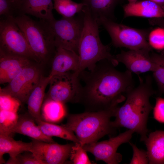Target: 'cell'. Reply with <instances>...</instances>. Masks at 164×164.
Masks as SVG:
<instances>
[{
	"label": "cell",
	"mask_w": 164,
	"mask_h": 164,
	"mask_svg": "<svg viewBox=\"0 0 164 164\" xmlns=\"http://www.w3.org/2000/svg\"><path fill=\"white\" fill-rule=\"evenodd\" d=\"M17 5L18 7L19 5L21 0H12Z\"/></svg>",
	"instance_id": "37"
},
{
	"label": "cell",
	"mask_w": 164,
	"mask_h": 164,
	"mask_svg": "<svg viewBox=\"0 0 164 164\" xmlns=\"http://www.w3.org/2000/svg\"><path fill=\"white\" fill-rule=\"evenodd\" d=\"M121 0H85L83 2L97 20L103 17L114 20L115 8Z\"/></svg>",
	"instance_id": "22"
},
{
	"label": "cell",
	"mask_w": 164,
	"mask_h": 164,
	"mask_svg": "<svg viewBox=\"0 0 164 164\" xmlns=\"http://www.w3.org/2000/svg\"><path fill=\"white\" fill-rule=\"evenodd\" d=\"M151 56L153 63L152 72L160 92L164 93V53L159 54L152 53Z\"/></svg>",
	"instance_id": "27"
},
{
	"label": "cell",
	"mask_w": 164,
	"mask_h": 164,
	"mask_svg": "<svg viewBox=\"0 0 164 164\" xmlns=\"http://www.w3.org/2000/svg\"><path fill=\"white\" fill-rule=\"evenodd\" d=\"M151 51L145 49L122 50L115 56L118 62L123 63L127 70L138 75L152 72L153 63L150 55Z\"/></svg>",
	"instance_id": "13"
},
{
	"label": "cell",
	"mask_w": 164,
	"mask_h": 164,
	"mask_svg": "<svg viewBox=\"0 0 164 164\" xmlns=\"http://www.w3.org/2000/svg\"><path fill=\"white\" fill-rule=\"evenodd\" d=\"M54 9L62 17L70 18L81 12L85 3H78L71 0H53Z\"/></svg>",
	"instance_id": "25"
},
{
	"label": "cell",
	"mask_w": 164,
	"mask_h": 164,
	"mask_svg": "<svg viewBox=\"0 0 164 164\" xmlns=\"http://www.w3.org/2000/svg\"><path fill=\"white\" fill-rule=\"evenodd\" d=\"M132 147L133 155L130 164H149V159L147 151L139 149L133 143L129 142Z\"/></svg>",
	"instance_id": "32"
},
{
	"label": "cell",
	"mask_w": 164,
	"mask_h": 164,
	"mask_svg": "<svg viewBox=\"0 0 164 164\" xmlns=\"http://www.w3.org/2000/svg\"><path fill=\"white\" fill-rule=\"evenodd\" d=\"M53 9L52 0H21L18 11L19 14H28L40 19L50 20L55 19Z\"/></svg>",
	"instance_id": "17"
},
{
	"label": "cell",
	"mask_w": 164,
	"mask_h": 164,
	"mask_svg": "<svg viewBox=\"0 0 164 164\" xmlns=\"http://www.w3.org/2000/svg\"><path fill=\"white\" fill-rule=\"evenodd\" d=\"M155 25L164 27V18L156 19L154 22Z\"/></svg>",
	"instance_id": "35"
},
{
	"label": "cell",
	"mask_w": 164,
	"mask_h": 164,
	"mask_svg": "<svg viewBox=\"0 0 164 164\" xmlns=\"http://www.w3.org/2000/svg\"><path fill=\"white\" fill-rule=\"evenodd\" d=\"M160 6L162 8L164 5V0H149Z\"/></svg>",
	"instance_id": "36"
},
{
	"label": "cell",
	"mask_w": 164,
	"mask_h": 164,
	"mask_svg": "<svg viewBox=\"0 0 164 164\" xmlns=\"http://www.w3.org/2000/svg\"><path fill=\"white\" fill-rule=\"evenodd\" d=\"M97 21L107 31L115 47H125L129 50H152L148 41L151 29L132 28L103 17L100 18Z\"/></svg>",
	"instance_id": "6"
},
{
	"label": "cell",
	"mask_w": 164,
	"mask_h": 164,
	"mask_svg": "<svg viewBox=\"0 0 164 164\" xmlns=\"http://www.w3.org/2000/svg\"><path fill=\"white\" fill-rule=\"evenodd\" d=\"M30 64L24 68L6 86L0 87V92L9 95L21 103H26L42 75L37 68Z\"/></svg>",
	"instance_id": "11"
},
{
	"label": "cell",
	"mask_w": 164,
	"mask_h": 164,
	"mask_svg": "<svg viewBox=\"0 0 164 164\" xmlns=\"http://www.w3.org/2000/svg\"><path fill=\"white\" fill-rule=\"evenodd\" d=\"M31 59L0 51V83H9L26 67Z\"/></svg>",
	"instance_id": "14"
},
{
	"label": "cell",
	"mask_w": 164,
	"mask_h": 164,
	"mask_svg": "<svg viewBox=\"0 0 164 164\" xmlns=\"http://www.w3.org/2000/svg\"><path fill=\"white\" fill-rule=\"evenodd\" d=\"M29 151L44 164H62L67 162L74 144H59L32 139Z\"/></svg>",
	"instance_id": "12"
},
{
	"label": "cell",
	"mask_w": 164,
	"mask_h": 164,
	"mask_svg": "<svg viewBox=\"0 0 164 164\" xmlns=\"http://www.w3.org/2000/svg\"><path fill=\"white\" fill-rule=\"evenodd\" d=\"M35 121L42 132L47 136L57 137L74 143H79L74 132L63 125H59L42 120Z\"/></svg>",
	"instance_id": "24"
},
{
	"label": "cell",
	"mask_w": 164,
	"mask_h": 164,
	"mask_svg": "<svg viewBox=\"0 0 164 164\" xmlns=\"http://www.w3.org/2000/svg\"><path fill=\"white\" fill-rule=\"evenodd\" d=\"M80 80L79 76L73 71L53 76L44 100L50 99L63 104L79 103L83 87Z\"/></svg>",
	"instance_id": "8"
},
{
	"label": "cell",
	"mask_w": 164,
	"mask_h": 164,
	"mask_svg": "<svg viewBox=\"0 0 164 164\" xmlns=\"http://www.w3.org/2000/svg\"><path fill=\"white\" fill-rule=\"evenodd\" d=\"M162 8L163 9V10H164V5L162 7Z\"/></svg>",
	"instance_id": "39"
},
{
	"label": "cell",
	"mask_w": 164,
	"mask_h": 164,
	"mask_svg": "<svg viewBox=\"0 0 164 164\" xmlns=\"http://www.w3.org/2000/svg\"><path fill=\"white\" fill-rule=\"evenodd\" d=\"M19 15L18 7L12 0H0V16L15 18Z\"/></svg>",
	"instance_id": "31"
},
{
	"label": "cell",
	"mask_w": 164,
	"mask_h": 164,
	"mask_svg": "<svg viewBox=\"0 0 164 164\" xmlns=\"http://www.w3.org/2000/svg\"><path fill=\"white\" fill-rule=\"evenodd\" d=\"M18 118L17 112L0 110V134L13 137Z\"/></svg>",
	"instance_id": "26"
},
{
	"label": "cell",
	"mask_w": 164,
	"mask_h": 164,
	"mask_svg": "<svg viewBox=\"0 0 164 164\" xmlns=\"http://www.w3.org/2000/svg\"><path fill=\"white\" fill-rule=\"evenodd\" d=\"M115 67L110 61L104 60L92 70H85L79 74L85 84L79 103L84 105L86 111L116 108L125 100L124 94L134 87L132 73L127 70L120 72Z\"/></svg>",
	"instance_id": "1"
},
{
	"label": "cell",
	"mask_w": 164,
	"mask_h": 164,
	"mask_svg": "<svg viewBox=\"0 0 164 164\" xmlns=\"http://www.w3.org/2000/svg\"><path fill=\"white\" fill-rule=\"evenodd\" d=\"M158 26L152 30H151L148 41L152 49L164 51V27Z\"/></svg>",
	"instance_id": "28"
},
{
	"label": "cell",
	"mask_w": 164,
	"mask_h": 164,
	"mask_svg": "<svg viewBox=\"0 0 164 164\" xmlns=\"http://www.w3.org/2000/svg\"><path fill=\"white\" fill-rule=\"evenodd\" d=\"M17 164H44L30 151H26L16 157Z\"/></svg>",
	"instance_id": "33"
},
{
	"label": "cell",
	"mask_w": 164,
	"mask_h": 164,
	"mask_svg": "<svg viewBox=\"0 0 164 164\" xmlns=\"http://www.w3.org/2000/svg\"><path fill=\"white\" fill-rule=\"evenodd\" d=\"M14 20L23 33L36 60L43 62L56 52L53 34L45 20L36 21L26 15L19 14Z\"/></svg>",
	"instance_id": "5"
},
{
	"label": "cell",
	"mask_w": 164,
	"mask_h": 164,
	"mask_svg": "<svg viewBox=\"0 0 164 164\" xmlns=\"http://www.w3.org/2000/svg\"><path fill=\"white\" fill-rule=\"evenodd\" d=\"M128 3H132L137 1L138 0H127Z\"/></svg>",
	"instance_id": "38"
},
{
	"label": "cell",
	"mask_w": 164,
	"mask_h": 164,
	"mask_svg": "<svg viewBox=\"0 0 164 164\" xmlns=\"http://www.w3.org/2000/svg\"><path fill=\"white\" fill-rule=\"evenodd\" d=\"M36 123L34 118L28 112L19 115L17 124L12 133L13 134L18 133L40 141L55 142L52 137L44 135Z\"/></svg>",
	"instance_id": "18"
},
{
	"label": "cell",
	"mask_w": 164,
	"mask_h": 164,
	"mask_svg": "<svg viewBox=\"0 0 164 164\" xmlns=\"http://www.w3.org/2000/svg\"><path fill=\"white\" fill-rule=\"evenodd\" d=\"M125 18L140 17L149 19L164 18V10L159 5L149 0L128 3L123 6Z\"/></svg>",
	"instance_id": "16"
},
{
	"label": "cell",
	"mask_w": 164,
	"mask_h": 164,
	"mask_svg": "<svg viewBox=\"0 0 164 164\" xmlns=\"http://www.w3.org/2000/svg\"><path fill=\"white\" fill-rule=\"evenodd\" d=\"M64 104L50 99H45L41 111L42 120L50 123L60 121L66 116Z\"/></svg>",
	"instance_id": "23"
},
{
	"label": "cell",
	"mask_w": 164,
	"mask_h": 164,
	"mask_svg": "<svg viewBox=\"0 0 164 164\" xmlns=\"http://www.w3.org/2000/svg\"><path fill=\"white\" fill-rule=\"evenodd\" d=\"M86 152L79 143H74L69 158L71 162L74 164H92Z\"/></svg>",
	"instance_id": "29"
},
{
	"label": "cell",
	"mask_w": 164,
	"mask_h": 164,
	"mask_svg": "<svg viewBox=\"0 0 164 164\" xmlns=\"http://www.w3.org/2000/svg\"><path fill=\"white\" fill-rule=\"evenodd\" d=\"M139 79L138 85L126 93V101L117 108L115 119L112 123L116 129L125 127L132 130L140 135L141 141L144 142L147 138L149 116L153 109L149 99L155 92L150 76L145 79L140 77Z\"/></svg>",
	"instance_id": "2"
},
{
	"label": "cell",
	"mask_w": 164,
	"mask_h": 164,
	"mask_svg": "<svg viewBox=\"0 0 164 164\" xmlns=\"http://www.w3.org/2000/svg\"><path fill=\"white\" fill-rule=\"evenodd\" d=\"M153 114L155 120L160 123H164V98L159 97L156 98Z\"/></svg>",
	"instance_id": "34"
},
{
	"label": "cell",
	"mask_w": 164,
	"mask_h": 164,
	"mask_svg": "<svg viewBox=\"0 0 164 164\" xmlns=\"http://www.w3.org/2000/svg\"><path fill=\"white\" fill-rule=\"evenodd\" d=\"M134 131L131 129L108 140L85 145L83 147L92 154L97 161H102L108 164H117L122 159V155L117 152L122 144L129 142Z\"/></svg>",
	"instance_id": "10"
},
{
	"label": "cell",
	"mask_w": 164,
	"mask_h": 164,
	"mask_svg": "<svg viewBox=\"0 0 164 164\" xmlns=\"http://www.w3.org/2000/svg\"><path fill=\"white\" fill-rule=\"evenodd\" d=\"M21 103L16 98L0 92V110L17 112Z\"/></svg>",
	"instance_id": "30"
},
{
	"label": "cell",
	"mask_w": 164,
	"mask_h": 164,
	"mask_svg": "<svg viewBox=\"0 0 164 164\" xmlns=\"http://www.w3.org/2000/svg\"><path fill=\"white\" fill-rule=\"evenodd\" d=\"M118 107L70 114L63 125L75 133L82 146L92 143L106 135L114 133L116 128L113 126L111 118L114 117Z\"/></svg>",
	"instance_id": "4"
},
{
	"label": "cell",
	"mask_w": 164,
	"mask_h": 164,
	"mask_svg": "<svg viewBox=\"0 0 164 164\" xmlns=\"http://www.w3.org/2000/svg\"><path fill=\"white\" fill-rule=\"evenodd\" d=\"M44 20L53 34L56 47L70 50L78 54L79 43L84 26L82 11L77 16Z\"/></svg>",
	"instance_id": "7"
},
{
	"label": "cell",
	"mask_w": 164,
	"mask_h": 164,
	"mask_svg": "<svg viewBox=\"0 0 164 164\" xmlns=\"http://www.w3.org/2000/svg\"><path fill=\"white\" fill-rule=\"evenodd\" d=\"M14 18H4L0 20V51L36 61L23 33Z\"/></svg>",
	"instance_id": "9"
},
{
	"label": "cell",
	"mask_w": 164,
	"mask_h": 164,
	"mask_svg": "<svg viewBox=\"0 0 164 164\" xmlns=\"http://www.w3.org/2000/svg\"><path fill=\"white\" fill-rule=\"evenodd\" d=\"M31 145V142L15 140L11 136L0 134V164L6 162L3 158L5 154H8L10 158H15L20 154L29 151Z\"/></svg>",
	"instance_id": "21"
},
{
	"label": "cell",
	"mask_w": 164,
	"mask_h": 164,
	"mask_svg": "<svg viewBox=\"0 0 164 164\" xmlns=\"http://www.w3.org/2000/svg\"><path fill=\"white\" fill-rule=\"evenodd\" d=\"M82 12L84 26L78 45L79 64L77 70L75 72L79 76L87 69L91 70L98 62L104 60L116 66L119 63L115 56L111 54L110 47L104 45L101 41L97 21L85 6Z\"/></svg>",
	"instance_id": "3"
},
{
	"label": "cell",
	"mask_w": 164,
	"mask_h": 164,
	"mask_svg": "<svg viewBox=\"0 0 164 164\" xmlns=\"http://www.w3.org/2000/svg\"><path fill=\"white\" fill-rule=\"evenodd\" d=\"M51 77L42 75L37 84L29 95L26 103L28 113L35 121L42 120L41 111L45 97V91Z\"/></svg>",
	"instance_id": "19"
},
{
	"label": "cell",
	"mask_w": 164,
	"mask_h": 164,
	"mask_svg": "<svg viewBox=\"0 0 164 164\" xmlns=\"http://www.w3.org/2000/svg\"><path fill=\"white\" fill-rule=\"evenodd\" d=\"M78 54L73 51L61 47H56L52 61L51 78L55 75L70 71H77L79 67Z\"/></svg>",
	"instance_id": "15"
},
{
	"label": "cell",
	"mask_w": 164,
	"mask_h": 164,
	"mask_svg": "<svg viewBox=\"0 0 164 164\" xmlns=\"http://www.w3.org/2000/svg\"><path fill=\"white\" fill-rule=\"evenodd\" d=\"M144 142L149 164H164V131L157 130L151 132Z\"/></svg>",
	"instance_id": "20"
}]
</instances>
